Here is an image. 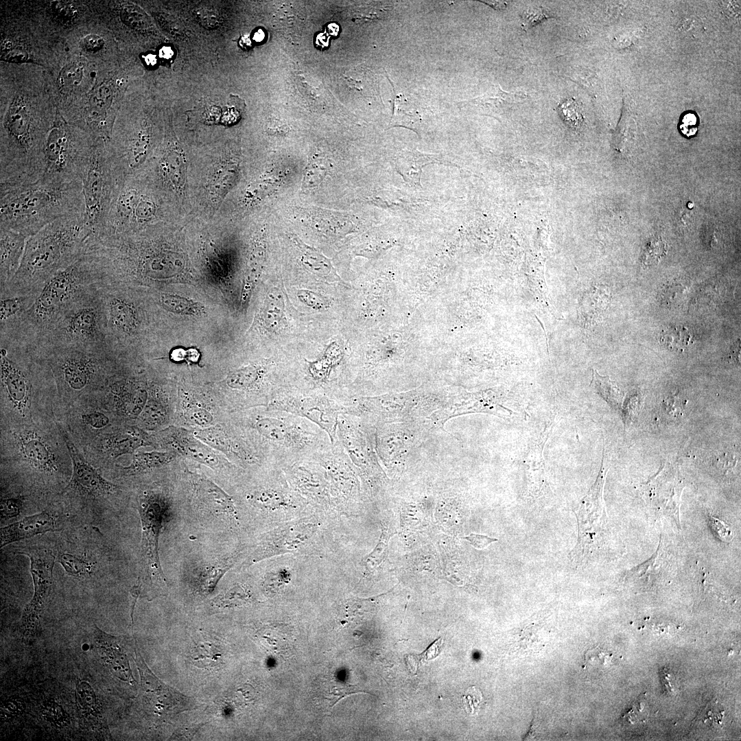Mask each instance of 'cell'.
Instances as JSON below:
<instances>
[{"mask_svg":"<svg viewBox=\"0 0 741 741\" xmlns=\"http://www.w3.org/2000/svg\"><path fill=\"white\" fill-rule=\"evenodd\" d=\"M173 54L172 49L169 47H164L161 49L160 55L164 58H169Z\"/></svg>","mask_w":741,"mask_h":741,"instance_id":"obj_61","label":"cell"},{"mask_svg":"<svg viewBox=\"0 0 741 741\" xmlns=\"http://www.w3.org/2000/svg\"><path fill=\"white\" fill-rule=\"evenodd\" d=\"M435 162L440 163L443 161L438 156L424 154L418 151H406L397 158L396 168L405 182L412 185H420L423 167Z\"/></svg>","mask_w":741,"mask_h":741,"instance_id":"obj_22","label":"cell"},{"mask_svg":"<svg viewBox=\"0 0 741 741\" xmlns=\"http://www.w3.org/2000/svg\"><path fill=\"white\" fill-rule=\"evenodd\" d=\"M121 15L125 23L134 28L145 29L149 25L147 16L134 5H124L121 9Z\"/></svg>","mask_w":741,"mask_h":741,"instance_id":"obj_43","label":"cell"},{"mask_svg":"<svg viewBox=\"0 0 741 741\" xmlns=\"http://www.w3.org/2000/svg\"><path fill=\"white\" fill-rule=\"evenodd\" d=\"M19 339L44 351L108 347L97 285L75 301L48 327L34 335Z\"/></svg>","mask_w":741,"mask_h":741,"instance_id":"obj_4","label":"cell"},{"mask_svg":"<svg viewBox=\"0 0 741 741\" xmlns=\"http://www.w3.org/2000/svg\"><path fill=\"white\" fill-rule=\"evenodd\" d=\"M269 410L286 412L314 423L328 435L331 443L338 440V417L351 414V405L322 392H290L268 404Z\"/></svg>","mask_w":741,"mask_h":741,"instance_id":"obj_8","label":"cell"},{"mask_svg":"<svg viewBox=\"0 0 741 741\" xmlns=\"http://www.w3.org/2000/svg\"><path fill=\"white\" fill-rule=\"evenodd\" d=\"M647 715L645 703L642 701H637L624 717L627 718L630 722L635 723L637 721L644 720Z\"/></svg>","mask_w":741,"mask_h":741,"instance_id":"obj_52","label":"cell"},{"mask_svg":"<svg viewBox=\"0 0 741 741\" xmlns=\"http://www.w3.org/2000/svg\"><path fill=\"white\" fill-rule=\"evenodd\" d=\"M355 685H346L343 686H334L331 687V691L329 692V698L332 701L331 707H333L338 701L343 697L357 692H364L362 690H357Z\"/></svg>","mask_w":741,"mask_h":741,"instance_id":"obj_49","label":"cell"},{"mask_svg":"<svg viewBox=\"0 0 741 741\" xmlns=\"http://www.w3.org/2000/svg\"><path fill=\"white\" fill-rule=\"evenodd\" d=\"M136 663L139 669L141 685L145 695L149 699L150 703L157 711H169L174 710L178 704L185 705L186 697L175 691L169 690L161 683L149 670L142 657L136 652Z\"/></svg>","mask_w":741,"mask_h":741,"instance_id":"obj_17","label":"cell"},{"mask_svg":"<svg viewBox=\"0 0 741 741\" xmlns=\"http://www.w3.org/2000/svg\"><path fill=\"white\" fill-rule=\"evenodd\" d=\"M80 44L86 51H96L102 49L104 44V40L100 36L91 34L84 36L82 39Z\"/></svg>","mask_w":741,"mask_h":741,"instance_id":"obj_53","label":"cell"},{"mask_svg":"<svg viewBox=\"0 0 741 741\" xmlns=\"http://www.w3.org/2000/svg\"><path fill=\"white\" fill-rule=\"evenodd\" d=\"M28 238L21 233L0 228V287L6 285L17 272Z\"/></svg>","mask_w":741,"mask_h":741,"instance_id":"obj_18","label":"cell"},{"mask_svg":"<svg viewBox=\"0 0 741 741\" xmlns=\"http://www.w3.org/2000/svg\"><path fill=\"white\" fill-rule=\"evenodd\" d=\"M58 530L56 517L51 513L43 510L1 528L0 530L1 548L37 534Z\"/></svg>","mask_w":741,"mask_h":741,"instance_id":"obj_15","label":"cell"},{"mask_svg":"<svg viewBox=\"0 0 741 741\" xmlns=\"http://www.w3.org/2000/svg\"><path fill=\"white\" fill-rule=\"evenodd\" d=\"M167 460V458L163 454L151 452H139L134 455L132 462L127 467L124 468L128 473H136L156 467L163 464Z\"/></svg>","mask_w":741,"mask_h":741,"instance_id":"obj_39","label":"cell"},{"mask_svg":"<svg viewBox=\"0 0 741 741\" xmlns=\"http://www.w3.org/2000/svg\"><path fill=\"white\" fill-rule=\"evenodd\" d=\"M560 112L563 117L569 123L573 124L580 120V114L576 103L573 99L566 100L559 106Z\"/></svg>","mask_w":741,"mask_h":741,"instance_id":"obj_51","label":"cell"},{"mask_svg":"<svg viewBox=\"0 0 741 741\" xmlns=\"http://www.w3.org/2000/svg\"><path fill=\"white\" fill-rule=\"evenodd\" d=\"M553 17H554V16L551 15L550 13L543 7L538 6L529 8L528 10H525L522 14V26L526 30L541 23L547 19Z\"/></svg>","mask_w":741,"mask_h":741,"instance_id":"obj_44","label":"cell"},{"mask_svg":"<svg viewBox=\"0 0 741 741\" xmlns=\"http://www.w3.org/2000/svg\"><path fill=\"white\" fill-rule=\"evenodd\" d=\"M328 169V163L324 158L317 156L311 157L304 173L302 190L307 193L316 189L323 180Z\"/></svg>","mask_w":741,"mask_h":741,"instance_id":"obj_34","label":"cell"},{"mask_svg":"<svg viewBox=\"0 0 741 741\" xmlns=\"http://www.w3.org/2000/svg\"><path fill=\"white\" fill-rule=\"evenodd\" d=\"M93 145L62 122H56L46 139L42 176L81 180Z\"/></svg>","mask_w":741,"mask_h":741,"instance_id":"obj_7","label":"cell"},{"mask_svg":"<svg viewBox=\"0 0 741 741\" xmlns=\"http://www.w3.org/2000/svg\"><path fill=\"white\" fill-rule=\"evenodd\" d=\"M690 212L691 211L687 210L686 209H681L680 211L679 214H677L678 217H679L677 219V222H678L679 224H681V226H688L689 224H690L689 223L691 221V217H692V215H691Z\"/></svg>","mask_w":741,"mask_h":741,"instance_id":"obj_60","label":"cell"},{"mask_svg":"<svg viewBox=\"0 0 741 741\" xmlns=\"http://www.w3.org/2000/svg\"><path fill=\"white\" fill-rule=\"evenodd\" d=\"M23 502V499L20 497H8L1 499L0 508L1 521L19 515Z\"/></svg>","mask_w":741,"mask_h":741,"instance_id":"obj_46","label":"cell"},{"mask_svg":"<svg viewBox=\"0 0 741 741\" xmlns=\"http://www.w3.org/2000/svg\"><path fill=\"white\" fill-rule=\"evenodd\" d=\"M58 562L69 575L76 578L89 575L93 567L90 563L69 553L60 554Z\"/></svg>","mask_w":741,"mask_h":741,"instance_id":"obj_38","label":"cell"},{"mask_svg":"<svg viewBox=\"0 0 741 741\" xmlns=\"http://www.w3.org/2000/svg\"><path fill=\"white\" fill-rule=\"evenodd\" d=\"M24 460L36 469L46 473L58 471L56 458L47 442L32 431L18 432L15 436Z\"/></svg>","mask_w":741,"mask_h":741,"instance_id":"obj_16","label":"cell"},{"mask_svg":"<svg viewBox=\"0 0 741 741\" xmlns=\"http://www.w3.org/2000/svg\"><path fill=\"white\" fill-rule=\"evenodd\" d=\"M292 241L301 252V262L306 268L315 274L322 277H333V266L330 261L313 248L304 244L296 235Z\"/></svg>","mask_w":741,"mask_h":741,"instance_id":"obj_29","label":"cell"},{"mask_svg":"<svg viewBox=\"0 0 741 741\" xmlns=\"http://www.w3.org/2000/svg\"><path fill=\"white\" fill-rule=\"evenodd\" d=\"M263 326L270 331H279L286 325L285 306L282 295L277 290L269 293L261 310Z\"/></svg>","mask_w":741,"mask_h":741,"instance_id":"obj_25","label":"cell"},{"mask_svg":"<svg viewBox=\"0 0 741 741\" xmlns=\"http://www.w3.org/2000/svg\"><path fill=\"white\" fill-rule=\"evenodd\" d=\"M143 443V438L134 431L122 432L106 436L104 439V451L112 458L130 453Z\"/></svg>","mask_w":741,"mask_h":741,"instance_id":"obj_27","label":"cell"},{"mask_svg":"<svg viewBox=\"0 0 741 741\" xmlns=\"http://www.w3.org/2000/svg\"><path fill=\"white\" fill-rule=\"evenodd\" d=\"M248 499L252 504L257 506L275 509L287 504V494L277 489H261L251 493Z\"/></svg>","mask_w":741,"mask_h":741,"instance_id":"obj_36","label":"cell"},{"mask_svg":"<svg viewBox=\"0 0 741 741\" xmlns=\"http://www.w3.org/2000/svg\"><path fill=\"white\" fill-rule=\"evenodd\" d=\"M54 10L58 16L66 19H73L76 14L74 5L69 2L58 1L54 4Z\"/></svg>","mask_w":741,"mask_h":741,"instance_id":"obj_56","label":"cell"},{"mask_svg":"<svg viewBox=\"0 0 741 741\" xmlns=\"http://www.w3.org/2000/svg\"><path fill=\"white\" fill-rule=\"evenodd\" d=\"M0 350L2 390L13 407L25 415L30 405L31 380L25 370L10 357L4 345L1 344Z\"/></svg>","mask_w":741,"mask_h":741,"instance_id":"obj_12","label":"cell"},{"mask_svg":"<svg viewBox=\"0 0 741 741\" xmlns=\"http://www.w3.org/2000/svg\"><path fill=\"white\" fill-rule=\"evenodd\" d=\"M489 4L494 8L499 10L504 9L506 7V2L495 1L493 3L492 1H489Z\"/></svg>","mask_w":741,"mask_h":741,"instance_id":"obj_62","label":"cell"},{"mask_svg":"<svg viewBox=\"0 0 741 741\" xmlns=\"http://www.w3.org/2000/svg\"><path fill=\"white\" fill-rule=\"evenodd\" d=\"M463 706L466 711L470 714H475L480 708V704L482 701V695L480 691L472 686L468 688L462 696Z\"/></svg>","mask_w":741,"mask_h":741,"instance_id":"obj_47","label":"cell"},{"mask_svg":"<svg viewBox=\"0 0 741 741\" xmlns=\"http://www.w3.org/2000/svg\"><path fill=\"white\" fill-rule=\"evenodd\" d=\"M97 283L91 260L82 254L47 281L33 305L21 317L0 325V333L27 337L42 331Z\"/></svg>","mask_w":741,"mask_h":741,"instance_id":"obj_3","label":"cell"},{"mask_svg":"<svg viewBox=\"0 0 741 741\" xmlns=\"http://www.w3.org/2000/svg\"><path fill=\"white\" fill-rule=\"evenodd\" d=\"M264 37V32L261 30H259L255 33L253 36V39L257 42H261L262 40H263Z\"/></svg>","mask_w":741,"mask_h":741,"instance_id":"obj_63","label":"cell"},{"mask_svg":"<svg viewBox=\"0 0 741 741\" xmlns=\"http://www.w3.org/2000/svg\"><path fill=\"white\" fill-rule=\"evenodd\" d=\"M680 130L687 137L694 136L698 128V120L696 115L692 113L683 115L680 121Z\"/></svg>","mask_w":741,"mask_h":741,"instance_id":"obj_50","label":"cell"},{"mask_svg":"<svg viewBox=\"0 0 741 741\" xmlns=\"http://www.w3.org/2000/svg\"><path fill=\"white\" fill-rule=\"evenodd\" d=\"M0 228L27 237L69 215L84 213L82 180L41 177L0 191Z\"/></svg>","mask_w":741,"mask_h":741,"instance_id":"obj_2","label":"cell"},{"mask_svg":"<svg viewBox=\"0 0 741 741\" xmlns=\"http://www.w3.org/2000/svg\"><path fill=\"white\" fill-rule=\"evenodd\" d=\"M223 654L213 643L200 642L191 651L193 663L199 668H215L222 664Z\"/></svg>","mask_w":741,"mask_h":741,"instance_id":"obj_31","label":"cell"},{"mask_svg":"<svg viewBox=\"0 0 741 741\" xmlns=\"http://www.w3.org/2000/svg\"><path fill=\"white\" fill-rule=\"evenodd\" d=\"M83 75V66L79 62H72L63 68L58 78L60 88L68 91L78 85Z\"/></svg>","mask_w":741,"mask_h":741,"instance_id":"obj_41","label":"cell"},{"mask_svg":"<svg viewBox=\"0 0 741 741\" xmlns=\"http://www.w3.org/2000/svg\"><path fill=\"white\" fill-rule=\"evenodd\" d=\"M607 470L602 458L594 484L583 498L575 512L578 540L568 554V558L573 564L578 566L585 564L605 543L608 522L603 499V486Z\"/></svg>","mask_w":741,"mask_h":741,"instance_id":"obj_6","label":"cell"},{"mask_svg":"<svg viewBox=\"0 0 741 741\" xmlns=\"http://www.w3.org/2000/svg\"><path fill=\"white\" fill-rule=\"evenodd\" d=\"M82 419L86 425L94 429L104 428L109 423V419L106 414L96 411L84 414Z\"/></svg>","mask_w":741,"mask_h":741,"instance_id":"obj_48","label":"cell"},{"mask_svg":"<svg viewBox=\"0 0 741 741\" xmlns=\"http://www.w3.org/2000/svg\"><path fill=\"white\" fill-rule=\"evenodd\" d=\"M268 129L269 133L278 135H285L290 130L286 124L281 123L274 124Z\"/></svg>","mask_w":741,"mask_h":741,"instance_id":"obj_59","label":"cell"},{"mask_svg":"<svg viewBox=\"0 0 741 741\" xmlns=\"http://www.w3.org/2000/svg\"><path fill=\"white\" fill-rule=\"evenodd\" d=\"M250 601V595L240 585H235L211 600V605L225 609L243 605Z\"/></svg>","mask_w":741,"mask_h":741,"instance_id":"obj_37","label":"cell"},{"mask_svg":"<svg viewBox=\"0 0 741 741\" xmlns=\"http://www.w3.org/2000/svg\"><path fill=\"white\" fill-rule=\"evenodd\" d=\"M659 340L662 345L669 350L682 351L691 343L692 335L685 327L676 325L663 330Z\"/></svg>","mask_w":741,"mask_h":741,"instance_id":"obj_35","label":"cell"},{"mask_svg":"<svg viewBox=\"0 0 741 741\" xmlns=\"http://www.w3.org/2000/svg\"><path fill=\"white\" fill-rule=\"evenodd\" d=\"M198 497L209 510L216 515H223L231 521L237 519L236 510L231 499L211 482L199 479L196 482Z\"/></svg>","mask_w":741,"mask_h":741,"instance_id":"obj_21","label":"cell"},{"mask_svg":"<svg viewBox=\"0 0 741 741\" xmlns=\"http://www.w3.org/2000/svg\"><path fill=\"white\" fill-rule=\"evenodd\" d=\"M125 174L115 154L99 138L81 177L85 216L91 233L106 228L109 214L123 186Z\"/></svg>","mask_w":741,"mask_h":741,"instance_id":"obj_5","label":"cell"},{"mask_svg":"<svg viewBox=\"0 0 741 741\" xmlns=\"http://www.w3.org/2000/svg\"><path fill=\"white\" fill-rule=\"evenodd\" d=\"M666 252L665 242L659 237L652 238L642 252V261L647 266L655 265L666 256Z\"/></svg>","mask_w":741,"mask_h":741,"instance_id":"obj_40","label":"cell"},{"mask_svg":"<svg viewBox=\"0 0 741 741\" xmlns=\"http://www.w3.org/2000/svg\"><path fill=\"white\" fill-rule=\"evenodd\" d=\"M297 297L303 303L314 309H325L330 305V301L327 297L308 290H298Z\"/></svg>","mask_w":741,"mask_h":741,"instance_id":"obj_45","label":"cell"},{"mask_svg":"<svg viewBox=\"0 0 741 741\" xmlns=\"http://www.w3.org/2000/svg\"><path fill=\"white\" fill-rule=\"evenodd\" d=\"M158 303L166 310L180 314L200 316L205 312L202 303L174 294L161 292Z\"/></svg>","mask_w":741,"mask_h":741,"instance_id":"obj_30","label":"cell"},{"mask_svg":"<svg viewBox=\"0 0 741 741\" xmlns=\"http://www.w3.org/2000/svg\"><path fill=\"white\" fill-rule=\"evenodd\" d=\"M464 539L467 540L475 548L479 550L484 549L491 543L497 541V539L475 533H471L464 537Z\"/></svg>","mask_w":741,"mask_h":741,"instance_id":"obj_55","label":"cell"},{"mask_svg":"<svg viewBox=\"0 0 741 741\" xmlns=\"http://www.w3.org/2000/svg\"><path fill=\"white\" fill-rule=\"evenodd\" d=\"M342 357L340 346L333 343L316 360L307 361L311 379L318 385L327 384L331 371L340 363Z\"/></svg>","mask_w":741,"mask_h":741,"instance_id":"obj_23","label":"cell"},{"mask_svg":"<svg viewBox=\"0 0 741 741\" xmlns=\"http://www.w3.org/2000/svg\"><path fill=\"white\" fill-rule=\"evenodd\" d=\"M266 249L265 229H261L255 237L248 255L244 276L242 300L246 303L257 283L261 274Z\"/></svg>","mask_w":741,"mask_h":741,"instance_id":"obj_20","label":"cell"},{"mask_svg":"<svg viewBox=\"0 0 741 741\" xmlns=\"http://www.w3.org/2000/svg\"><path fill=\"white\" fill-rule=\"evenodd\" d=\"M232 565V563L226 560L217 561L198 567L195 578L196 587L202 593H211Z\"/></svg>","mask_w":741,"mask_h":741,"instance_id":"obj_28","label":"cell"},{"mask_svg":"<svg viewBox=\"0 0 741 741\" xmlns=\"http://www.w3.org/2000/svg\"><path fill=\"white\" fill-rule=\"evenodd\" d=\"M109 347L63 348L46 350L55 357L56 371L70 390L85 389L100 373L99 356Z\"/></svg>","mask_w":741,"mask_h":741,"instance_id":"obj_10","label":"cell"},{"mask_svg":"<svg viewBox=\"0 0 741 741\" xmlns=\"http://www.w3.org/2000/svg\"><path fill=\"white\" fill-rule=\"evenodd\" d=\"M284 577L286 576H283V572L267 574L264 580L266 589L270 591H274L279 589V588L285 583V578H284Z\"/></svg>","mask_w":741,"mask_h":741,"instance_id":"obj_54","label":"cell"},{"mask_svg":"<svg viewBox=\"0 0 741 741\" xmlns=\"http://www.w3.org/2000/svg\"><path fill=\"white\" fill-rule=\"evenodd\" d=\"M161 165L165 167L167 172L168 171L170 178L176 187L180 188L184 185L185 161L178 148H167Z\"/></svg>","mask_w":741,"mask_h":741,"instance_id":"obj_33","label":"cell"},{"mask_svg":"<svg viewBox=\"0 0 741 741\" xmlns=\"http://www.w3.org/2000/svg\"><path fill=\"white\" fill-rule=\"evenodd\" d=\"M145 62L148 64L153 66L156 64V59L154 55L149 54L145 57Z\"/></svg>","mask_w":741,"mask_h":741,"instance_id":"obj_64","label":"cell"},{"mask_svg":"<svg viewBox=\"0 0 741 741\" xmlns=\"http://www.w3.org/2000/svg\"><path fill=\"white\" fill-rule=\"evenodd\" d=\"M0 325L21 317L34 303L38 295L0 294Z\"/></svg>","mask_w":741,"mask_h":741,"instance_id":"obj_26","label":"cell"},{"mask_svg":"<svg viewBox=\"0 0 741 741\" xmlns=\"http://www.w3.org/2000/svg\"><path fill=\"white\" fill-rule=\"evenodd\" d=\"M526 98L527 95L524 92L504 91L497 84L491 87L482 95L461 101L457 105L461 109L495 117L506 114Z\"/></svg>","mask_w":741,"mask_h":741,"instance_id":"obj_14","label":"cell"},{"mask_svg":"<svg viewBox=\"0 0 741 741\" xmlns=\"http://www.w3.org/2000/svg\"><path fill=\"white\" fill-rule=\"evenodd\" d=\"M95 644L101 658L106 663L111 672L123 681H129L131 672L117 639L96 626Z\"/></svg>","mask_w":741,"mask_h":741,"instance_id":"obj_19","label":"cell"},{"mask_svg":"<svg viewBox=\"0 0 741 741\" xmlns=\"http://www.w3.org/2000/svg\"><path fill=\"white\" fill-rule=\"evenodd\" d=\"M76 697L80 706L87 713L97 711V699L92 686L86 681H79L76 685Z\"/></svg>","mask_w":741,"mask_h":741,"instance_id":"obj_42","label":"cell"},{"mask_svg":"<svg viewBox=\"0 0 741 741\" xmlns=\"http://www.w3.org/2000/svg\"><path fill=\"white\" fill-rule=\"evenodd\" d=\"M141 585H142L140 581V579L139 578L137 580L136 584H134L131 587V589H130V591H129V594H130V618H131V621H132V624H134V613L135 606H136L137 600H138L139 596L141 595Z\"/></svg>","mask_w":741,"mask_h":741,"instance_id":"obj_57","label":"cell"},{"mask_svg":"<svg viewBox=\"0 0 741 741\" xmlns=\"http://www.w3.org/2000/svg\"><path fill=\"white\" fill-rule=\"evenodd\" d=\"M711 522L712 524V527L721 539L727 541L731 537L730 530L729 529L728 526L725 525L723 522L713 517H711Z\"/></svg>","mask_w":741,"mask_h":741,"instance_id":"obj_58","label":"cell"},{"mask_svg":"<svg viewBox=\"0 0 741 741\" xmlns=\"http://www.w3.org/2000/svg\"><path fill=\"white\" fill-rule=\"evenodd\" d=\"M84 213L62 217L30 236L20 266L0 294L38 295L47 281L82 254L91 234Z\"/></svg>","mask_w":741,"mask_h":741,"instance_id":"obj_1","label":"cell"},{"mask_svg":"<svg viewBox=\"0 0 741 741\" xmlns=\"http://www.w3.org/2000/svg\"><path fill=\"white\" fill-rule=\"evenodd\" d=\"M71 458L73 472L69 486L85 494L112 495L118 486L107 480L87 462L65 434H62Z\"/></svg>","mask_w":741,"mask_h":741,"instance_id":"obj_13","label":"cell"},{"mask_svg":"<svg viewBox=\"0 0 741 741\" xmlns=\"http://www.w3.org/2000/svg\"><path fill=\"white\" fill-rule=\"evenodd\" d=\"M268 369L261 364H252L233 372L227 379L229 387L244 391L258 389Z\"/></svg>","mask_w":741,"mask_h":741,"instance_id":"obj_24","label":"cell"},{"mask_svg":"<svg viewBox=\"0 0 741 741\" xmlns=\"http://www.w3.org/2000/svg\"><path fill=\"white\" fill-rule=\"evenodd\" d=\"M165 510V505L161 499L152 494L145 495L141 499L139 507L142 528L141 550L148 573L151 580L154 578L156 580L167 584L158 554V539Z\"/></svg>","mask_w":741,"mask_h":741,"instance_id":"obj_11","label":"cell"},{"mask_svg":"<svg viewBox=\"0 0 741 741\" xmlns=\"http://www.w3.org/2000/svg\"><path fill=\"white\" fill-rule=\"evenodd\" d=\"M591 384L594 385L599 394L611 407L615 410L622 409V392L618 385L609 377L602 376L596 370H593Z\"/></svg>","mask_w":741,"mask_h":741,"instance_id":"obj_32","label":"cell"},{"mask_svg":"<svg viewBox=\"0 0 741 741\" xmlns=\"http://www.w3.org/2000/svg\"><path fill=\"white\" fill-rule=\"evenodd\" d=\"M19 553L30 558L34 586L33 596L24 608L20 621L23 635L29 638L35 635L39 624L43 605L52 583L56 556L51 550L39 548H25Z\"/></svg>","mask_w":741,"mask_h":741,"instance_id":"obj_9","label":"cell"}]
</instances>
